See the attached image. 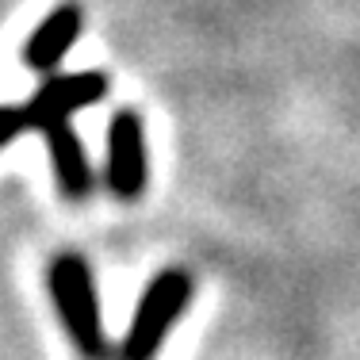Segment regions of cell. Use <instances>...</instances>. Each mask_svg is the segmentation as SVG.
Segmentation results:
<instances>
[{
    "label": "cell",
    "instance_id": "5b68a950",
    "mask_svg": "<svg viewBox=\"0 0 360 360\" xmlns=\"http://www.w3.org/2000/svg\"><path fill=\"white\" fill-rule=\"evenodd\" d=\"M81 31H84L81 4H73V0L58 4L54 12L42 15V23L23 42V65L35 73H54L62 65V58L73 50V42L81 39Z\"/></svg>",
    "mask_w": 360,
    "mask_h": 360
},
{
    "label": "cell",
    "instance_id": "277c9868",
    "mask_svg": "<svg viewBox=\"0 0 360 360\" xmlns=\"http://www.w3.org/2000/svg\"><path fill=\"white\" fill-rule=\"evenodd\" d=\"M108 73L100 70H81V73H62V77H46L39 84V92L31 96L27 111V127L50 123V119H70L73 111H84L108 96Z\"/></svg>",
    "mask_w": 360,
    "mask_h": 360
},
{
    "label": "cell",
    "instance_id": "8992f818",
    "mask_svg": "<svg viewBox=\"0 0 360 360\" xmlns=\"http://www.w3.org/2000/svg\"><path fill=\"white\" fill-rule=\"evenodd\" d=\"M46 139V150H50V165H54V180L62 188L65 200H89L92 192V165H89V153H84L77 131L70 127V119H50V123L35 127Z\"/></svg>",
    "mask_w": 360,
    "mask_h": 360
},
{
    "label": "cell",
    "instance_id": "3957f363",
    "mask_svg": "<svg viewBox=\"0 0 360 360\" xmlns=\"http://www.w3.org/2000/svg\"><path fill=\"white\" fill-rule=\"evenodd\" d=\"M146 180H150V169H146V131L139 111L123 108L111 115L108 127V188L115 200L134 203L146 192Z\"/></svg>",
    "mask_w": 360,
    "mask_h": 360
},
{
    "label": "cell",
    "instance_id": "6da1fadb",
    "mask_svg": "<svg viewBox=\"0 0 360 360\" xmlns=\"http://www.w3.org/2000/svg\"><path fill=\"white\" fill-rule=\"evenodd\" d=\"M46 288L70 341L84 360H108V333L92 269L81 253H58L46 269Z\"/></svg>",
    "mask_w": 360,
    "mask_h": 360
},
{
    "label": "cell",
    "instance_id": "52a82bcc",
    "mask_svg": "<svg viewBox=\"0 0 360 360\" xmlns=\"http://www.w3.org/2000/svg\"><path fill=\"white\" fill-rule=\"evenodd\" d=\"M23 131H31V127H27V111H23V108H0V150H4L8 142H15Z\"/></svg>",
    "mask_w": 360,
    "mask_h": 360
},
{
    "label": "cell",
    "instance_id": "7a4b0ae2",
    "mask_svg": "<svg viewBox=\"0 0 360 360\" xmlns=\"http://www.w3.org/2000/svg\"><path fill=\"white\" fill-rule=\"evenodd\" d=\"M192 276L184 269H165L146 284L139 307L131 314V326L119 345V360H153L165 345L176 319H184L192 303Z\"/></svg>",
    "mask_w": 360,
    "mask_h": 360
}]
</instances>
